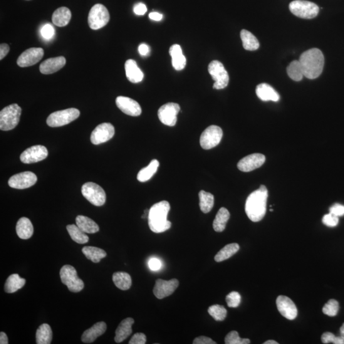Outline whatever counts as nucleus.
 <instances>
[{"label": "nucleus", "mask_w": 344, "mask_h": 344, "mask_svg": "<svg viewBox=\"0 0 344 344\" xmlns=\"http://www.w3.org/2000/svg\"><path fill=\"white\" fill-rule=\"evenodd\" d=\"M340 336L344 339V323L342 326H341L340 329Z\"/></svg>", "instance_id": "052dcab7"}, {"label": "nucleus", "mask_w": 344, "mask_h": 344, "mask_svg": "<svg viewBox=\"0 0 344 344\" xmlns=\"http://www.w3.org/2000/svg\"><path fill=\"white\" fill-rule=\"evenodd\" d=\"M10 51L9 45L6 44H2L0 45V59L2 60L7 54H8Z\"/></svg>", "instance_id": "6e6d98bb"}, {"label": "nucleus", "mask_w": 344, "mask_h": 344, "mask_svg": "<svg viewBox=\"0 0 344 344\" xmlns=\"http://www.w3.org/2000/svg\"><path fill=\"white\" fill-rule=\"evenodd\" d=\"M66 64V59L63 56L49 58L44 61L40 65V71L42 74L49 75L56 72L64 67Z\"/></svg>", "instance_id": "412c9836"}, {"label": "nucleus", "mask_w": 344, "mask_h": 344, "mask_svg": "<svg viewBox=\"0 0 344 344\" xmlns=\"http://www.w3.org/2000/svg\"><path fill=\"white\" fill-rule=\"evenodd\" d=\"M322 342L323 343L344 344V339L340 336H336L330 332H326L321 336Z\"/></svg>", "instance_id": "a18cd8bd"}, {"label": "nucleus", "mask_w": 344, "mask_h": 344, "mask_svg": "<svg viewBox=\"0 0 344 344\" xmlns=\"http://www.w3.org/2000/svg\"><path fill=\"white\" fill-rule=\"evenodd\" d=\"M55 34V30L53 28V26L51 25V24H47L42 27L41 29V34L42 37L46 40H51L53 38Z\"/></svg>", "instance_id": "de8ad7c7"}, {"label": "nucleus", "mask_w": 344, "mask_h": 344, "mask_svg": "<svg viewBox=\"0 0 344 344\" xmlns=\"http://www.w3.org/2000/svg\"><path fill=\"white\" fill-rule=\"evenodd\" d=\"M193 344H216V341L205 336H200L195 339Z\"/></svg>", "instance_id": "3c124183"}, {"label": "nucleus", "mask_w": 344, "mask_h": 344, "mask_svg": "<svg viewBox=\"0 0 344 344\" xmlns=\"http://www.w3.org/2000/svg\"><path fill=\"white\" fill-rule=\"evenodd\" d=\"M126 78L132 83H139L143 79V73L133 59H128L125 63Z\"/></svg>", "instance_id": "393cba45"}, {"label": "nucleus", "mask_w": 344, "mask_h": 344, "mask_svg": "<svg viewBox=\"0 0 344 344\" xmlns=\"http://www.w3.org/2000/svg\"><path fill=\"white\" fill-rule=\"evenodd\" d=\"M160 163L157 160H153L150 162L149 165L138 172L137 179L138 181L144 182L148 181L157 173L158 168L159 167Z\"/></svg>", "instance_id": "f704fd0d"}, {"label": "nucleus", "mask_w": 344, "mask_h": 344, "mask_svg": "<svg viewBox=\"0 0 344 344\" xmlns=\"http://www.w3.org/2000/svg\"><path fill=\"white\" fill-rule=\"evenodd\" d=\"M276 304L277 309L281 315L289 320H294L298 315L295 304L288 297L286 296H279L277 298Z\"/></svg>", "instance_id": "a211bd4d"}, {"label": "nucleus", "mask_w": 344, "mask_h": 344, "mask_svg": "<svg viewBox=\"0 0 344 344\" xmlns=\"http://www.w3.org/2000/svg\"><path fill=\"white\" fill-rule=\"evenodd\" d=\"M37 177L31 172H24L13 175L9 180L10 187L14 189H24L36 184Z\"/></svg>", "instance_id": "4468645a"}, {"label": "nucleus", "mask_w": 344, "mask_h": 344, "mask_svg": "<svg viewBox=\"0 0 344 344\" xmlns=\"http://www.w3.org/2000/svg\"><path fill=\"white\" fill-rule=\"evenodd\" d=\"M148 266L151 271H159L162 266V262L157 258H152L150 259L149 261H148Z\"/></svg>", "instance_id": "603ef678"}, {"label": "nucleus", "mask_w": 344, "mask_h": 344, "mask_svg": "<svg viewBox=\"0 0 344 344\" xmlns=\"http://www.w3.org/2000/svg\"><path fill=\"white\" fill-rule=\"evenodd\" d=\"M106 330V325L105 322H98L92 327L84 331L82 335V341L85 343H93L99 336L103 335Z\"/></svg>", "instance_id": "4be33fe9"}, {"label": "nucleus", "mask_w": 344, "mask_h": 344, "mask_svg": "<svg viewBox=\"0 0 344 344\" xmlns=\"http://www.w3.org/2000/svg\"><path fill=\"white\" fill-rule=\"evenodd\" d=\"M199 199L200 207L202 212L207 214L211 211L214 204V195L202 190L199 193Z\"/></svg>", "instance_id": "4c0bfd02"}, {"label": "nucleus", "mask_w": 344, "mask_h": 344, "mask_svg": "<svg viewBox=\"0 0 344 344\" xmlns=\"http://www.w3.org/2000/svg\"><path fill=\"white\" fill-rule=\"evenodd\" d=\"M230 214L226 208L222 207L217 213L216 216L215 217L213 222V227L216 232H223L227 221L230 219Z\"/></svg>", "instance_id": "7c9ffc66"}, {"label": "nucleus", "mask_w": 344, "mask_h": 344, "mask_svg": "<svg viewBox=\"0 0 344 344\" xmlns=\"http://www.w3.org/2000/svg\"><path fill=\"white\" fill-rule=\"evenodd\" d=\"M147 341L145 334L142 333H135L131 338L129 343L130 344H145Z\"/></svg>", "instance_id": "09e8293b"}, {"label": "nucleus", "mask_w": 344, "mask_h": 344, "mask_svg": "<svg viewBox=\"0 0 344 344\" xmlns=\"http://www.w3.org/2000/svg\"><path fill=\"white\" fill-rule=\"evenodd\" d=\"M138 52L141 56H147L150 53V48L147 44H142L138 47Z\"/></svg>", "instance_id": "5fc2aeb1"}, {"label": "nucleus", "mask_w": 344, "mask_h": 344, "mask_svg": "<svg viewBox=\"0 0 344 344\" xmlns=\"http://www.w3.org/2000/svg\"><path fill=\"white\" fill-rule=\"evenodd\" d=\"M110 21V14L103 5L96 4L91 8L88 16V24L94 30L103 28Z\"/></svg>", "instance_id": "6e6552de"}, {"label": "nucleus", "mask_w": 344, "mask_h": 344, "mask_svg": "<svg viewBox=\"0 0 344 344\" xmlns=\"http://www.w3.org/2000/svg\"><path fill=\"white\" fill-rule=\"evenodd\" d=\"M287 73L292 80L300 81L303 78L302 68L299 61H292L287 67Z\"/></svg>", "instance_id": "ea45409f"}, {"label": "nucleus", "mask_w": 344, "mask_h": 344, "mask_svg": "<svg viewBox=\"0 0 344 344\" xmlns=\"http://www.w3.org/2000/svg\"><path fill=\"white\" fill-rule=\"evenodd\" d=\"M53 339V331L48 324H42L37 329L36 342L37 344H50Z\"/></svg>", "instance_id": "72a5a7b5"}, {"label": "nucleus", "mask_w": 344, "mask_h": 344, "mask_svg": "<svg viewBox=\"0 0 344 344\" xmlns=\"http://www.w3.org/2000/svg\"><path fill=\"white\" fill-rule=\"evenodd\" d=\"M298 61L302 68L303 76L306 78L315 79L323 72L325 57L319 49H311L304 52Z\"/></svg>", "instance_id": "f03ea898"}, {"label": "nucleus", "mask_w": 344, "mask_h": 344, "mask_svg": "<svg viewBox=\"0 0 344 344\" xmlns=\"http://www.w3.org/2000/svg\"><path fill=\"white\" fill-rule=\"evenodd\" d=\"M266 158L263 155L255 153L242 158L237 165L242 172H249L261 167L265 162Z\"/></svg>", "instance_id": "6ab92c4d"}, {"label": "nucleus", "mask_w": 344, "mask_h": 344, "mask_svg": "<svg viewBox=\"0 0 344 344\" xmlns=\"http://www.w3.org/2000/svg\"><path fill=\"white\" fill-rule=\"evenodd\" d=\"M82 194L91 204L102 206L106 202L105 190L100 185L94 182H86L82 187Z\"/></svg>", "instance_id": "9d476101"}, {"label": "nucleus", "mask_w": 344, "mask_h": 344, "mask_svg": "<svg viewBox=\"0 0 344 344\" xmlns=\"http://www.w3.org/2000/svg\"><path fill=\"white\" fill-rule=\"evenodd\" d=\"M339 310V303L335 299H331L323 307V312L325 315L334 317L337 315Z\"/></svg>", "instance_id": "37998d69"}, {"label": "nucleus", "mask_w": 344, "mask_h": 344, "mask_svg": "<svg viewBox=\"0 0 344 344\" xmlns=\"http://www.w3.org/2000/svg\"><path fill=\"white\" fill-rule=\"evenodd\" d=\"M71 17V13L70 9L67 7H63L54 11L52 20L56 26L64 27L70 23Z\"/></svg>", "instance_id": "cd10ccee"}, {"label": "nucleus", "mask_w": 344, "mask_h": 344, "mask_svg": "<svg viewBox=\"0 0 344 344\" xmlns=\"http://www.w3.org/2000/svg\"><path fill=\"white\" fill-rule=\"evenodd\" d=\"M59 274L62 283L68 287L69 291L78 293L83 290L84 288V282L79 278L78 272L73 266L69 264L64 265Z\"/></svg>", "instance_id": "423d86ee"}, {"label": "nucleus", "mask_w": 344, "mask_h": 344, "mask_svg": "<svg viewBox=\"0 0 344 344\" xmlns=\"http://www.w3.org/2000/svg\"><path fill=\"white\" fill-rule=\"evenodd\" d=\"M149 18L153 21H160L163 19V15L158 12H151L149 14Z\"/></svg>", "instance_id": "4d7b16f0"}, {"label": "nucleus", "mask_w": 344, "mask_h": 344, "mask_svg": "<svg viewBox=\"0 0 344 344\" xmlns=\"http://www.w3.org/2000/svg\"><path fill=\"white\" fill-rule=\"evenodd\" d=\"M22 109L17 104H12L0 112V129L2 131L13 130L18 125Z\"/></svg>", "instance_id": "20e7f679"}, {"label": "nucleus", "mask_w": 344, "mask_h": 344, "mask_svg": "<svg viewBox=\"0 0 344 344\" xmlns=\"http://www.w3.org/2000/svg\"><path fill=\"white\" fill-rule=\"evenodd\" d=\"M69 235L74 242L79 244H84L89 242V237L86 233L79 228L77 224H70L66 226Z\"/></svg>", "instance_id": "c9c22d12"}, {"label": "nucleus", "mask_w": 344, "mask_h": 344, "mask_svg": "<svg viewBox=\"0 0 344 344\" xmlns=\"http://www.w3.org/2000/svg\"><path fill=\"white\" fill-rule=\"evenodd\" d=\"M208 313L217 321H224L227 316L226 309L220 305L210 306L208 309Z\"/></svg>", "instance_id": "a19ab883"}, {"label": "nucleus", "mask_w": 344, "mask_h": 344, "mask_svg": "<svg viewBox=\"0 0 344 344\" xmlns=\"http://www.w3.org/2000/svg\"><path fill=\"white\" fill-rule=\"evenodd\" d=\"M48 154V150L44 146L34 145L24 150L20 157V160L25 164H31L45 160Z\"/></svg>", "instance_id": "2eb2a0df"}, {"label": "nucleus", "mask_w": 344, "mask_h": 344, "mask_svg": "<svg viewBox=\"0 0 344 344\" xmlns=\"http://www.w3.org/2000/svg\"><path fill=\"white\" fill-rule=\"evenodd\" d=\"M43 49L33 48L27 49L17 59V63L20 67H28L39 63L43 58Z\"/></svg>", "instance_id": "dca6fc26"}, {"label": "nucleus", "mask_w": 344, "mask_h": 344, "mask_svg": "<svg viewBox=\"0 0 344 344\" xmlns=\"http://www.w3.org/2000/svg\"><path fill=\"white\" fill-rule=\"evenodd\" d=\"M16 232L20 239H30L34 232L33 226L30 220L27 217L19 219L16 225Z\"/></svg>", "instance_id": "bb28decb"}, {"label": "nucleus", "mask_w": 344, "mask_h": 344, "mask_svg": "<svg viewBox=\"0 0 344 344\" xmlns=\"http://www.w3.org/2000/svg\"><path fill=\"white\" fill-rule=\"evenodd\" d=\"M76 224L86 234H93L100 230L98 225L93 220L84 216H78L75 219Z\"/></svg>", "instance_id": "c756f323"}, {"label": "nucleus", "mask_w": 344, "mask_h": 344, "mask_svg": "<svg viewBox=\"0 0 344 344\" xmlns=\"http://www.w3.org/2000/svg\"><path fill=\"white\" fill-rule=\"evenodd\" d=\"M226 344H249L251 343L248 338H241L237 331H232L225 337Z\"/></svg>", "instance_id": "79ce46f5"}, {"label": "nucleus", "mask_w": 344, "mask_h": 344, "mask_svg": "<svg viewBox=\"0 0 344 344\" xmlns=\"http://www.w3.org/2000/svg\"><path fill=\"white\" fill-rule=\"evenodd\" d=\"M115 134V128L112 124H100L93 131L91 135V142L95 145L101 144L112 138Z\"/></svg>", "instance_id": "ddd939ff"}, {"label": "nucleus", "mask_w": 344, "mask_h": 344, "mask_svg": "<svg viewBox=\"0 0 344 344\" xmlns=\"http://www.w3.org/2000/svg\"><path fill=\"white\" fill-rule=\"evenodd\" d=\"M289 10L299 18L311 19L318 16L319 8L313 2L305 0H295L289 4Z\"/></svg>", "instance_id": "39448f33"}, {"label": "nucleus", "mask_w": 344, "mask_h": 344, "mask_svg": "<svg viewBox=\"0 0 344 344\" xmlns=\"http://www.w3.org/2000/svg\"><path fill=\"white\" fill-rule=\"evenodd\" d=\"M330 213L337 217L344 216V206L342 205L336 204L330 207Z\"/></svg>", "instance_id": "8fccbe9b"}, {"label": "nucleus", "mask_w": 344, "mask_h": 344, "mask_svg": "<svg viewBox=\"0 0 344 344\" xmlns=\"http://www.w3.org/2000/svg\"><path fill=\"white\" fill-rule=\"evenodd\" d=\"M134 323V319L131 318H126L121 322L116 331L114 340L116 343L123 342L132 334V326Z\"/></svg>", "instance_id": "5701e85b"}, {"label": "nucleus", "mask_w": 344, "mask_h": 344, "mask_svg": "<svg viewBox=\"0 0 344 344\" xmlns=\"http://www.w3.org/2000/svg\"><path fill=\"white\" fill-rule=\"evenodd\" d=\"M226 301L229 308H236L241 303V294L237 291L231 292L226 296Z\"/></svg>", "instance_id": "c03bdc74"}, {"label": "nucleus", "mask_w": 344, "mask_h": 344, "mask_svg": "<svg viewBox=\"0 0 344 344\" xmlns=\"http://www.w3.org/2000/svg\"><path fill=\"white\" fill-rule=\"evenodd\" d=\"M223 135L222 129L219 126L212 125L205 129L200 137V143L204 149L209 150L219 144Z\"/></svg>", "instance_id": "9b49d317"}, {"label": "nucleus", "mask_w": 344, "mask_h": 344, "mask_svg": "<svg viewBox=\"0 0 344 344\" xmlns=\"http://www.w3.org/2000/svg\"><path fill=\"white\" fill-rule=\"evenodd\" d=\"M0 343L1 344L9 343L8 337H7L6 333L3 332V331H2V332L0 333Z\"/></svg>", "instance_id": "13d9d810"}, {"label": "nucleus", "mask_w": 344, "mask_h": 344, "mask_svg": "<svg viewBox=\"0 0 344 344\" xmlns=\"http://www.w3.org/2000/svg\"><path fill=\"white\" fill-rule=\"evenodd\" d=\"M26 284V279L21 278L18 274H12L7 279L5 284V291L7 293H13L23 288Z\"/></svg>", "instance_id": "c85d7f7f"}, {"label": "nucleus", "mask_w": 344, "mask_h": 344, "mask_svg": "<svg viewBox=\"0 0 344 344\" xmlns=\"http://www.w3.org/2000/svg\"><path fill=\"white\" fill-rule=\"evenodd\" d=\"M170 205L167 201H162L152 205L148 215V226L152 232L160 234L170 228L172 223L167 220Z\"/></svg>", "instance_id": "7ed1b4c3"}, {"label": "nucleus", "mask_w": 344, "mask_h": 344, "mask_svg": "<svg viewBox=\"0 0 344 344\" xmlns=\"http://www.w3.org/2000/svg\"><path fill=\"white\" fill-rule=\"evenodd\" d=\"M264 344H278V342H277L276 341L273 340H267L266 341H264L263 343Z\"/></svg>", "instance_id": "bf43d9fd"}, {"label": "nucleus", "mask_w": 344, "mask_h": 344, "mask_svg": "<svg viewBox=\"0 0 344 344\" xmlns=\"http://www.w3.org/2000/svg\"><path fill=\"white\" fill-rule=\"evenodd\" d=\"M322 221H323V224L326 225V226L335 227L338 224L339 219L338 217L330 213V214H326L325 216H324Z\"/></svg>", "instance_id": "49530a36"}, {"label": "nucleus", "mask_w": 344, "mask_h": 344, "mask_svg": "<svg viewBox=\"0 0 344 344\" xmlns=\"http://www.w3.org/2000/svg\"><path fill=\"white\" fill-rule=\"evenodd\" d=\"M267 199L268 190L264 185H261L247 198L245 210L251 221L256 222L263 219L266 214Z\"/></svg>", "instance_id": "f257e3e1"}, {"label": "nucleus", "mask_w": 344, "mask_h": 344, "mask_svg": "<svg viewBox=\"0 0 344 344\" xmlns=\"http://www.w3.org/2000/svg\"><path fill=\"white\" fill-rule=\"evenodd\" d=\"M112 280L116 286L121 290H128L132 286V278L126 272H116L113 274Z\"/></svg>", "instance_id": "2f4dec72"}, {"label": "nucleus", "mask_w": 344, "mask_h": 344, "mask_svg": "<svg viewBox=\"0 0 344 344\" xmlns=\"http://www.w3.org/2000/svg\"><path fill=\"white\" fill-rule=\"evenodd\" d=\"M82 251L88 259L95 263H99L101 259L106 256V252L104 250L96 247H84Z\"/></svg>", "instance_id": "e433bc0d"}, {"label": "nucleus", "mask_w": 344, "mask_h": 344, "mask_svg": "<svg viewBox=\"0 0 344 344\" xmlns=\"http://www.w3.org/2000/svg\"><path fill=\"white\" fill-rule=\"evenodd\" d=\"M169 53L172 57V66L175 70H183L186 65V58L183 55L181 47L178 44L173 45L170 48Z\"/></svg>", "instance_id": "a878e982"}, {"label": "nucleus", "mask_w": 344, "mask_h": 344, "mask_svg": "<svg viewBox=\"0 0 344 344\" xmlns=\"http://www.w3.org/2000/svg\"><path fill=\"white\" fill-rule=\"evenodd\" d=\"M118 107L126 115L139 116L142 113V108L139 103L133 99L126 96H118L116 100Z\"/></svg>", "instance_id": "aec40b11"}, {"label": "nucleus", "mask_w": 344, "mask_h": 344, "mask_svg": "<svg viewBox=\"0 0 344 344\" xmlns=\"http://www.w3.org/2000/svg\"><path fill=\"white\" fill-rule=\"evenodd\" d=\"M241 38L242 45L246 50L253 51L259 48V42L256 37L246 29H242L241 31Z\"/></svg>", "instance_id": "473e14b6"}, {"label": "nucleus", "mask_w": 344, "mask_h": 344, "mask_svg": "<svg viewBox=\"0 0 344 344\" xmlns=\"http://www.w3.org/2000/svg\"><path fill=\"white\" fill-rule=\"evenodd\" d=\"M179 285V282L177 279H173L170 281L158 279L156 281L153 293L157 298L163 299L174 293Z\"/></svg>", "instance_id": "f3484780"}, {"label": "nucleus", "mask_w": 344, "mask_h": 344, "mask_svg": "<svg viewBox=\"0 0 344 344\" xmlns=\"http://www.w3.org/2000/svg\"><path fill=\"white\" fill-rule=\"evenodd\" d=\"M180 110L179 104L168 103L161 106L158 110L159 120L165 125L174 126L176 125L177 114Z\"/></svg>", "instance_id": "f8f14e48"}, {"label": "nucleus", "mask_w": 344, "mask_h": 344, "mask_svg": "<svg viewBox=\"0 0 344 344\" xmlns=\"http://www.w3.org/2000/svg\"><path fill=\"white\" fill-rule=\"evenodd\" d=\"M271 212H273V209H271Z\"/></svg>", "instance_id": "680f3d73"}, {"label": "nucleus", "mask_w": 344, "mask_h": 344, "mask_svg": "<svg viewBox=\"0 0 344 344\" xmlns=\"http://www.w3.org/2000/svg\"><path fill=\"white\" fill-rule=\"evenodd\" d=\"M80 111L75 108L56 111L49 116L47 124L50 127H61L77 120L80 116Z\"/></svg>", "instance_id": "0eeeda50"}, {"label": "nucleus", "mask_w": 344, "mask_h": 344, "mask_svg": "<svg viewBox=\"0 0 344 344\" xmlns=\"http://www.w3.org/2000/svg\"><path fill=\"white\" fill-rule=\"evenodd\" d=\"M240 246L238 244L233 243L226 245L214 257L216 262H221L234 256L239 251Z\"/></svg>", "instance_id": "58836bf2"}, {"label": "nucleus", "mask_w": 344, "mask_h": 344, "mask_svg": "<svg viewBox=\"0 0 344 344\" xmlns=\"http://www.w3.org/2000/svg\"><path fill=\"white\" fill-rule=\"evenodd\" d=\"M256 93L257 97L263 101H272L277 102L280 100V96L278 93L269 84H259L256 87Z\"/></svg>", "instance_id": "b1692460"}, {"label": "nucleus", "mask_w": 344, "mask_h": 344, "mask_svg": "<svg viewBox=\"0 0 344 344\" xmlns=\"http://www.w3.org/2000/svg\"><path fill=\"white\" fill-rule=\"evenodd\" d=\"M208 70L215 81L213 88L222 90L227 87L229 84V75L221 62L217 60L210 62Z\"/></svg>", "instance_id": "1a4fd4ad"}, {"label": "nucleus", "mask_w": 344, "mask_h": 344, "mask_svg": "<svg viewBox=\"0 0 344 344\" xmlns=\"http://www.w3.org/2000/svg\"><path fill=\"white\" fill-rule=\"evenodd\" d=\"M133 11H134L135 14L138 15V16H143L147 11V7H146L145 4L142 3L137 4L135 5L134 9H133Z\"/></svg>", "instance_id": "864d4df0"}]
</instances>
